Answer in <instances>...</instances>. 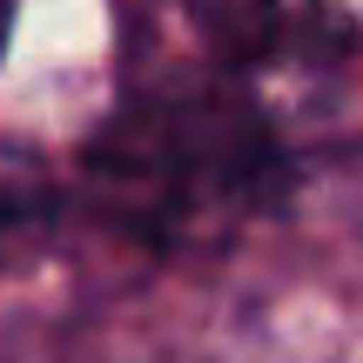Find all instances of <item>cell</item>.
Listing matches in <instances>:
<instances>
[{
    "mask_svg": "<svg viewBox=\"0 0 363 363\" xmlns=\"http://www.w3.org/2000/svg\"><path fill=\"white\" fill-rule=\"evenodd\" d=\"M195 40H142L148 74L88 142L81 189L101 222L148 249L229 242L283 175V121L262 94V40H222L175 13Z\"/></svg>",
    "mask_w": 363,
    "mask_h": 363,
    "instance_id": "obj_1",
    "label": "cell"
},
{
    "mask_svg": "<svg viewBox=\"0 0 363 363\" xmlns=\"http://www.w3.org/2000/svg\"><path fill=\"white\" fill-rule=\"evenodd\" d=\"M0 34H7V0H0Z\"/></svg>",
    "mask_w": 363,
    "mask_h": 363,
    "instance_id": "obj_4",
    "label": "cell"
},
{
    "mask_svg": "<svg viewBox=\"0 0 363 363\" xmlns=\"http://www.w3.org/2000/svg\"><path fill=\"white\" fill-rule=\"evenodd\" d=\"M61 229V182L40 155L0 142V269H27Z\"/></svg>",
    "mask_w": 363,
    "mask_h": 363,
    "instance_id": "obj_2",
    "label": "cell"
},
{
    "mask_svg": "<svg viewBox=\"0 0 363 363\" xmlns=\"http://www.w3.org/2000/svg\"><path fill=\"white\" fill-rule=\"evenodd\" d=\"M296 34L316 40H363V0H269Z\"/></svg>",
    "mask_w": 363,
    "mask_h": 363,
    "instance_id": "obj_3",
    "label": "cell"
}]
</instances>
